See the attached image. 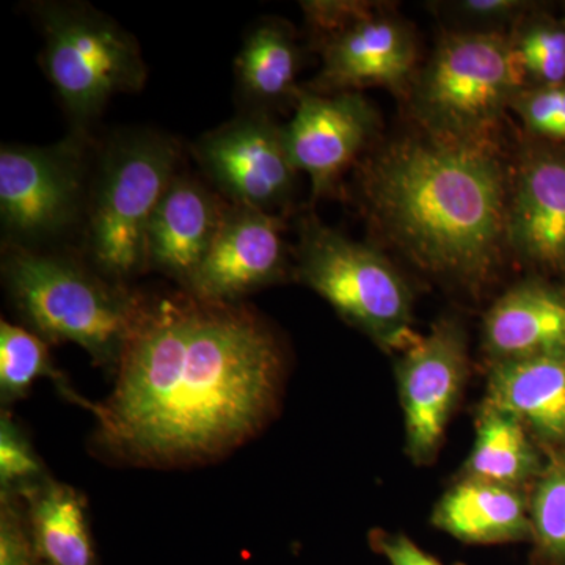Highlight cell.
<instances>
[{
  "mask_svg": "<svg viewBox=\"0 0 565 565\" xmlns=\"http://www.w3.org/2000/svg\"><path fill=\"white\" fill-rule=\"evenodd\" d=\"M565 22V21H564Z\"/></svg>",
  "mask_w": 565,
  "mask_h": 565,
  "instance_id": "30",
  "label": "cell"
},
{
  "mask_svg": "<svg viewBox=\"0 0 565 565\" xmlns=\"http://www.w3.org/2000/svg\"><path fill=\"white\" fill-rule=\"evenodd\" d=\"M486 401L514 415L545 444L564 445L565 355L494 362Z\"/></svg>",
  "mask_w": 565,
  "mask_h": 565,
  "instance_id": "17",
  "label": "cell"
},
{
  "mask_svg": "<svg viewBox=\"0 0 565 565\" xmlns=\"http://www.w3.org/2000/svg\"><path fill=\"white\" fill-rule=\"evenodd\" d=\"M533 539L546 557L565 563V460L539 479L530 503Z\"/></svg>",
  "mask_w": 565,
  "mask_h": 565,
  "instance_id": "24",
  "label": "cell"
},
{
  "mask_svg": "<svg viewBox=\"0 0 565 565\" xmlns=\"http://www.w3.org/2000/svg\"><path fill=\"white\" fill-rule=\"evenodd\" d=\"M484 340L494 362L565 355V296L537 281L509 289L486 316Z\"/></svg>",
  "mask_w": 565,
  "mask_h": 565,
  "instance_id": "16",
  "label": "cell"
},
{
  "mask_svg": "<svg viewBox=\"0 0 565 565\" xmlns=\"http://www.w3.org/2000/svg\"><path fill=\"white\" fill-rule=\"evenodd\" d=\"M405 446L416 463L437 455L467 375V338L452 319L433 329L405 349L397 363Z\"/></svg>",
  "mask_w": 565,
  "mask_h": 565,
  "instance_id": "11",
  "label": "cell"
},
{
  "mask_svg": "<svg viewBox=\"0 0 565 565\" xmlns=\"http://www.w3.org/2000/svg\"><path fill=\"white\" fill-rule=\"evenodd\" d=\"M282 228L278 215L226 202L210 252L182 291L211 302L237 303L280 280L286 269Z\"/></svg>",
  "mask_w": 565,
  "mask_h": 565,
  "instance_id": "13",
  "label": "cell"
},
{
  "mask_svg": "<svg viewBox=\"0 0 565 565\" xmlns=\"http://www.w3.org/2000/svg\"><path fill=\"white\" fill-rule=\"evenodd\" d=\"M300 281L327 300L345 321L385 349L411 348L412 297L381 252L305 217L297 247Z\"/></svg>",
  "mask_w": 565,
  "mask_h": 565,
  "instance_id": "7",
  "label": "cell"
},
{
  "mask_svg": "<svg viewBox=\"0 0 565 565\" xmlns=\"http://www.w3.org/2000/svg\"><path fill=\"white\" fill-rule=\"evenodd\" d=\"M2 278L29 330L47 344L74 343L117 373L141 297L77 259L3 247Z\"/></svg>",
  "mask_w": 565,
  "mask_h": 565,
  "instance_id": "3",
  "label": "cell"
},
{
  "mask_svg": "<svg viewBox=\"0 0 565 565\" xmlns=\"http://www.w3.org/2000/svg\"><path fill=\"white\" fill-rule=\"evenodd\" d=\"M225 203L195 178L178 173L148 225V267L188 288L210 252Z\"/></svg>",
  "mask_w": 565,
  "mask_h": 565,
  "instance_id": "15",
  "label": "cell"
},
{
  "mask_svg": "<svg viewBox=\"0 0 565 565\" xmlns=\"http://www.w3.org/2000/svg\"><path fill=\"white\" fill-rule=\"evenodd\" d=\"M465 473V478L519 489L539 473L530 430L514 415L484 401Z\"/></svg>",
  "mask_w": 565,
  "mask_h": 565,
  "instance_id": "21",
  "label": "cell"
},
{
  "mask_svg": "<svg viewBox=\"0 0 565 565\" xmlns=\"http://www.w3.org/2000/svg\"><path fill=\"white\" fill-rule=\"evenodd\" d=\"M180 158V143L154 131L120 134L104 148L84 221L93 269L121 285L148 269V225L178 174Z\"/></svg>",
  "mask_w": 565,
  "mask_h": 565,
  "instance_id": "4",
  "label": "cell"
},
{
  "mask_svg": "<svg viewBox=\"0 0 565 565\" xmlns=\"http://www.w3.org/2000/svg\"><path fill=\"white\" fill-rule=\"evenodd\" d=\"M511 107L535 136L565 143V84L525 88Z\"/></svg>",
  "mask_w": 565,
  "mask_h": 565,
  "instance_id": "26",
  "label": "cell"
},
{
  "mask_svg": "<svg viewBox=\"0 0 565 565\" xmlns=\"http://www.w3.org/2000/svg\"><path fill=\"white\" fill-rule=\"evenodd\" d=\"M377 128V111L359 92L311 90L300 92L292 120L281 126L294 169L308 174L315 200L333 191Z\"/></svg>",
  "mask_w": 565,
  "mask_h": 565,
  "instance_id": "12",
  "label": "cell"
},
{
  "mask_svg": "<svg viewBox=\"0 0 565 565\" xmlns=\"http://www.w3.org/2000/svg\"><path fill=\"white\" fill-rule=\"evenodd\" d=\"M505 244L545 269H565V154L534 152L516 173Z\"/></svg>",
  "mask_w": 565,
  "mask_h": 565,
  "instance_id": "14",
  "label": "cell"
},
{
  "mask_svg": "<svg viewBox=\"0 0 565 565\" xmlns=\"http://www.w3.org/2000/svg\"><path fill=\"white\" fill-rule=\"evenodd\" d=\"M281 377L277 338L243 302L141 297L114 390L95 412L99 438L131 463L210 462L269 422Z\"/></svg>",
  "mask_w": 565,
  "mask_h": 565,
  "instance_id": "1",
  "label": "cell"
},
{
  "mask_svg": "<svg viewBox=\"0 0 565 565\" xmlns=\"http://www.w3.org/2000/svg\"><path fill=\"white\" fill-rule=\"evenodd\" d=\"M18 494L44 565H98L81 492L46 476Z\"/></svg>",
  "mask_w": 565,
  "mask_h": 565,
  "instance_id": "19",
  "label": "cell"
},
{
  "mask_svg": "<svg viewBox=\"0 0 565 565\" xmlns=\"http://www.w3.org/2000/svg\"><path fill=\"white\" fill-rule=\"evenodd\" d=\"M300 6L322 61L311 92H356L377 85L405 93L414 85L418 46L403 21L366 2L316 0Z\"/></svg>",
  "mask_w": 565,
  "mask_h": 565,
  "instance_id": "9",
  "label": "cell"
},
{
  "mask_svg": "<svg viewBox=\"0 0 565 565\" xmlns=\"http://www.w3.org/2000/svg\"><path fill=\"white\" fill-rule=\"evenodd\" d=\"M299 65V47L285 22L266 20L256 24L245 36L234 65L237 88L248 106L245 111L267 114L269 107L286 99L297 102Z\"/></svg>",
  "mask_w": 565,
  "mask_h": 565,
  "instance_id": "20",
  "label": "cell"
},
{
  "mask_svg": "<svg viewBox=\"0 0 565 565\" xmlns=\"http://www.w3.org/2000/svg\"><path fill=\"white\" fill-rule=\"evenodd\" d=\"M51 379L63 397L95 414L98 404L74 392L68 379L52 360L46 341L28 327L14 326L2 319L0 322V399L11 404L28 396L39 379Z\"/></svg>",
  "mask_w": 565,
  "mask_h": 565,
  "instance_id": "22",
  "label": "cell"
},
{
  "mask_svg": "<svg viewBox=\"0 0 565 565\" xmlns=\"http://www.w3.org/2000/svg\"><path fill=\"white\" fill-rule=\"evenodd\" d=\"M512 43L527 82L535 87L565 84V22H531Z\"/></svg>",
  "mask_w": 565,
  "mask_h": 565,
  "instance_id": "23",
  "label": "cell"
},
{
  "mask_svg": "<svg viewBox=\"0 0 565 565\" xmlns=\"http://www.w3.org/2000/svg\"><path fill=\"white\" fill-rule=\"evenodd\" d=\"M50 476L22 433L20 424L3 411L0 416V493H18Z\"/></svg>",
  "mask_w": 565,
  "mask_h": 565,
  "instance_id": "25",
  "label": "cell"
},
{
  "mask_svg": "<svg viewBox=\"0 0 565 565\" xmlns=\"http://www.w3.org/2000/svg\"><path fill=\"white\" fill-rule=\"evenodd\" d=\"M375 225L422 269L486 280L508 225V181L493 141L424 134L393 141L360 170Z\"/></svg>",
  "mask_w": 565,
  "mask_h": 565,
  "instance_id": "2",
  "label": "cell"
},
{
  "mask_svg": "<svg viewBox=\"0 0 565 565\" xmlns=\"http://www.w3.org/2000/svg\"><path fill=\"white\" fill-rule=\"evenodd\" d=\"M193 152L228 203L274 214L291 199L297 170L286 151L282 129L267 114L244 111L204 134Z\"/></svg>",
  "mask_w": 565,
  "mask_h": 565,
  "instance_id": "10",
  "label": "cell"
},
{
  "mask_svg": "<svg viewBox=\"0 0 565 565\" xmlns=\"http://www.w3.org/2000/svg\"><path fill=\"white\" fill-rule=\"evenodd\" d=\"M527 77L512 40L500 33H449L412 87V110L440 139L492 141L505 107Z\"/></svg>",
  "mask_w": 565,
  "mask_h": 565,
  "instance_id": "5",
  "label": "cell"
},
{
  "mask_svg": "<svg viewBox=\"0 0 565 565\" xmlns=\"http://www.w3.org/2000/svg\"><path fill=\"white\" fill-rule=\"evenodd\" d=\"M457 9L475 20L503 21L525 9V3L516 0H465L457 3Z\"/></svg>",
  "mask_w": 565,
  "mask_h": 565,
  "instance_id": "29",
  "label": "cell"
},
{
  "mask_svg": "<svg viewBox=\"0 0 565 565\" xmlns=\"http://www.w3.org/2000/svg\"><path fill=\"white\" fill-rule=\"evenodd\" d=\"M88 136L71 132L50 147L0 148L3 247L41 250L85 221L90 192Z\"/></svg>",
  "mask_w": 565,
  "mask_h": 565,
  "instance_id": "8",
  "label": "cell"
},
{
  "mask_svg": "<svg viewBox=\"0 0 565 565\" xmlns=\"http://www.w3.org/2000/svg\"><path fill=\"white\" fill-rule=\"evenodd\" d=\"M32 11L44 36L43 71L73 132L88 136L92 122L115 95L143 87L147 65L139 43L88 3L39 2Z\"/></svg>",
  "mask_w": 565,
  "mask_h": 565,
  "instance_id": "6",
  "label": "cell"
},
{
  "mask_svg": "<svg viewBox=\"0 0 565 565\" xmlns=\"http://www.w3.org/2000/svg\"><path fill=\"white\" fill-rule=\"evenodd\" d=\"M0 565H44L18 493H0Z\"/></svg>",
  "mask_w": 565,
  "mask_h": 565,
  "instance_id": "27",
  "label": "cell"
},
{
  "mask_svg": "<svg viewBox=\"0 0 565 565\" xmlns=\"http://www.w3.org/2000/svg\"><path fill=\"white\" fill-rule=\"evenodd\" d=\"M374 545L390 565H444L404 534L375 535Z\"/></svg>",
  "mask_w": 565,
  "mask_h": 565,
  "instance_id": "28",
  "label": "cell"
},
{
  "mask_svg": "<svg viewBox=\"0 0 565 565\" xmlns=\"http://www.w3.org/2000/svg\"><path fill=\"white\" fill-rule=\"evenodd\" d=\"M433 523L465 544H508L533 537L530 503L515 487L465 478L435 505Z\"/></svg>",
  "mask_w": 565,
  "mask_h": 565,
  "instance_id": "18",
  "label": "cell"
}]
</instances>
